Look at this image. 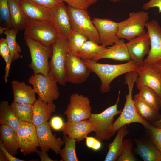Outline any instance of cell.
<instances>
[{
    "instance_id": "cell-1",
    "label": "cell",
    "mask_w": 161,
    "mask_h": 161,
    "mask_svg": "<svg viewBox=\"0 0 161 161\" xmlns=\"http://www.w3.org/2000/svg\"><path fill=\"white\" fill-rule=\"evenodd\" d=\"M91 72L96 74L101 81L100 90L102 93L110 90V84L116 77L132 71H136L139 65L130 60L125 63L110 64L99 63L92 60L83 61Z\"/></svg>"
},
{
    "instance_id": "cell-2",
    "label": "cell",
    "mask_w": 161,
    "mask_h": 161,
    "mask_svg": "<svg viewBox=\"0 0 161 161\" xmlns=\"http://www.w3.org/2000/svg\"><path fill=\"white\" fill-rule=\"evenodd\" d=\"M138 74L136 71H132L126 73L124 84L128 86V93L126 95V101L124 107L118 118L113 123L112 130L113 136L116 131L125 125L132 123H137L146 128L150 123L142 119L139 115L135 108L132 97V93L134 83Z\"/></svg>"
},
{
    "instance_id": "cell-3",
    "label": "cell",
    "mask_w": 161,
    "mask_h": 161,
    "mask_svg": "<svg viewBox=\"0 0 161 161\" xmlns=\"http://www.w3.org/2000/svg\"><path fill=\"white\" fill-rule=\"evenodd\" d=\"M120 91L118 92L116 103L99 114H91L87 120L92 124L96 138L100 141L109 140L112 137V130L114 117L120 114L122 110H118Z\"/></svg>"
},
{
    "instance_id": "cell-4",
    "label": "cell",
    "mask_w": 161,
    "mask_h": 161,
    "mask_svg": "<svg viewBox=\"0 0 161 161\" xmlns=\"http://www.w3.org/2000/svg\"><path fill=\"white\" fill-rule=\"evenodd\" d=\"M24 35L51 47L60 35L52 22L29 18L24 29Z\"/></svg>"
},
{
    "instance_id": "cell-5",
    "label": "cell",
    "mask_w": 161,
    "mask_h": 161,
    "mask_svg": "<svg viewBox=\"0 0 161 161\" xmlns=\"http://www.w3.org/2000/svg\"><path fill=\"white\" fill-rule=\"evenodd\" d=\"M52 52L49 61V74L52 76L60 84L64 86L65 65L69 52L68 38L60 35L52 46Z\"/></svg>"
},
{
    "instance_id": "cell-6",
    "label": "cell",
    "mask_w": 161,
    "mask_h": 161,
    "mask_svg": "<svg viewBox=\"0 0 161 161\" xmlns=\"http://www.w3.org/2000/svg\"><path fill=\"white\" fill-rule=\"evenodd\" d=\"M26 44L30 51L31 61L29 67L34 74H41L48 75L50 67L48 60L51 58L52 49L32 39L24 36Z\"/></svg>"
},
{
    "instance_id": "cell-7",
    "label": "cell",
    "mask_w": 161,
    "mask_h": 161,
    "mask_svg": "<svg viewBox=\"0 0 161 161\" xmlns=\"http://www.w3.org/2000/svg\"><path fill=\"white\" fill-rule=\"evenodd\" d=\"M72 28L86 37L89 40L99 44L97 30L90 19L87 10L67 6Z\"/></svg>"
},
{
    "instance_id": "cell-8",
    "label": "cell",
    "mask_w": 161,
    "mask_h": 161,
    "mask_svg": "<svg viewBox=\"0 0 161 161\" xmlns=\"http://www.w3.org/2000/svg\"><path fill=\"white\" fill-rule=\"evenodd\" d=\"M148 18L147 12L139 11L130 13L128 18L118 23V37L129 41L145 33L144 27Z\"/></svg>"
},
{
    "instance_id": "cell-9",
    "label": "cell",
    "mask_w": 161,
    "mask_h": 161,
    "mask_svg": "<svg viewBox=\"0 0 161 161\" xmlns=\"http://www.w3.org/2000/svg\"><path fill=\"white\" fill-rule=\"evenodd\" d=\"M28 83L33 86L36 93L44 102L53 103L60 95L58 82L49 74L45 76L41 74H34L28 79Z\"/></svg>"
},
{
    "instance_id": "cell-10",
    "label": "cell",
    "mask_w": 161,
    "mask_h": 161,
    "mask_svg": "<svg viewBox=\"0 0 161 161\" xmlns=\"http://www.w3.org/2000/svg\"><path fill=\"white\" fill-rule=\"evenodd\" d=\"M91 72L78 56L69 52L66 60L65 76L66 82L79 84L84 82Z\"/></svg>"
},
{
    "instance_id": "cell-11",
    "label": "cell",
    "mask_w": 161,
    "mask_h": 161,
    "mask_svg": "<svg viewBox=\"0 0 161 161\" xmlns=\"http://www.w3.org/2000/svg\"><path fill=\"white\" fill-rule=\"evenodd\" d=\"M145 26L149 35L151 47L143 63L154 67L161 64V27L155 20L147 22Z\"/></svg>"
},
{
    "instance_id": "cell-12",
    "label": "cell",
    "mask_w": 161,
    "mask_h": 161,
    "mask_svg": "<svg viewBox=\"0 0 161 161\" xmlns=\"http://www.w3.org/2000/svg\"><path fill=\"white\" fill-rule=\"evenodd\" d=\"M91 110L89 98L76 93L70 96L69 103L64 113L68 121H78L88 120L92 114Z\"/></svg>"
},
{
    "instance_id": "cell-13",
    "label": "cell",
    "mask_w": 161,
    "mask_h": 161,
    "mask_svg": "<svg viewBox=\"0 0 161 161\" xmlns=\"http://www.w3.org/2000/svg\"><path fill=\"white\" fill-rule=\"evenodd\" d=\"M19 148L24 155L36 153L39 146L36 127L30 123H21L16 131Z\"/></svg>"
},
{
    "instance_id": "cell-14",
    "label": "cell",
    "mask_w": 161,
    "mask_h": 161,
    "mask_svg": "<svg viewBox=\"0 0 161 161\" xmlns=\"http://www.w3.org/2000/svg\"><path fill=\"white\" fill-rule=\"evenodd\" d=\"M136 71L138 74L135 81L137 88L148 87L154 90L161 99V74L153 67L143 63L137 66Z\"/></svg>"
},
{
    "instance_id": "cell-15",
    "label": "cell",
    "mask_w": 161,
    "mask_h": 161,
    "mask_svg": "<svg viewBox=\"0 0 161 161\" xmlns=\"http://www.w3.org/2000/svg\"><path fill=\"white\" fill-rule=\"evenodd\" d=\"M92 22L97 31L100 44L107 47L120 39L117 36L118 23L106 18H94Z\"/></svg>"
},
{
    "instance_id": "cell-16",
    "label": "cell",
    "mask_w": 161,
    "mask_h": 161,
    "mask_svg": "<svg viewBox=\"0 0 161 161\" xmlns=\"http://www.w3.org/2000/svg\"><path fill=\"white\" fill-rule=\"evenodd\" d=\"M36 129L39 147L41 150L47 152L50 149L56 154H59L64 141L52 134L49 122L42 123L36 127Z\"/></svg>"
},
{
    "instance_id": "cell-17",
    "label": "cell",
    "mask_w": 161,
    "mask_h": 161,
    "mask_svg": "<svg viewBox=\"0 0 161 161\" xmlns=\"http://www.w3.org/2000/svg\"><path fill=\"white\" fill-rule=\"evenodd\" d=\"M130 60L139 65L143 64L145 56L148 54L150 45L149 35L147 32L135 38L126 43Z\"/></svg>"
},
{
    "instance_id": "cell-18",
    "label": "cell",
    "mask_w": 161,
    "mask_h": 161,
    "mask_svg": "<svg viewBox=\"0 0 161 161\" xmlns=\"http://www.w3.org/2000/svg\"><path fill=\"white\" fill-rule=\"evenodd\" d=\"M52 22L60 35L68 38L73 30L71 26L67 6L63 2L52 10Z\"/></svg>"
},
{
    "instance_id": "cell-19",
    "label": "cell",
    "mask_w": 161,
    "mask_h": 161,
    "mask_svg": "<svg viewBox=\"0 0 161 161\" xmlns=\"http://www.w3.org/2000/svg\"><path fill=\"white\" fill-rule=\"evenodd\" d=\"M61 130L64 135L76 139L78 142L85 138L89 133L93 131V129L91 123L87 120L78 121L67 120Z\"/></svg>"
},
{
    "instance_id": "cell-20",
    "label": "cell",
    "mask_w": 161,
    "mask_h": 161,
    "mask_svg": "<svg viewBox=\"0 0 161 161\" xmlns=\"http://www.w3.org/2000/svg\"><path fill=\"white\" fill-rule=\"evenodd\" d=\"M135 152L144 161H161V152L148 136L135 138Z\"/></svg>"
},
{
    "instance_id": "cell-21",
    "label": "cell",
    "mask_w": 161,
    "mask_h": 161,
    "mask_svg": "<svg viewBox=\"0 0 161 161\" xmlns=\"http://www.w3.org/2000/svg\"><path fill=\"white\" fill-rule=\"evenodd\" d=\"M105 58L122 61L130 60L126 43L124 39H120L112 45L107 47L105 49L97 54L92 60L97 61L99 60Z\"/></svg>"
},
{
    "instance_id": "cell-22",
    "label": "cell",
    "mask_w": 161,
    "mask_h": 161,
    "mask_svg": "<svg viewBox=\"0 0 161 161\" xmlns=\"http://www.w3.org/2000/svg\"><path fill=\"white\" fill-rule=\"evenodd\" d=\"M14 95L13 102L33 105L37 100L33 88L24 81L13 80L11 82Z\"/></svg>"
},
{
    "instance_id": "cell-23",
    "label": "cell",
    "mask_w": 161,
    "mask_h": 161,
    "mask_svg": "<svg viewBox=\"0 0 161 161\" xmlns=\"http://www.w3.org/2000/svg\"><path fill=\"white\" fill-rule=\"evenodd\" d=\"M21 8L30 19L52 22V10L45 9L30 0H20Z\"/></svg>"
},
{
    "instance_id": "cell-24",
    "label": "cell",
    "mask_w": 161,
    "mask_h": 161,
    "mask_svg": "<svg viewBox=\"0 0 161 161\" xmlns=\"http://www.w3.org/2000/svg\"><path fill=\"white\" fill-rule=\"evenodd\" d=\"M33 124L36 126L48 121L56 106L54 103L48 104L44 102L38 96V98L32 105Z\"/></svg>"
},
{
    "instance_id": "cell-25",
    "label": "cell",
    "mask_w": 161,
    "mask_h": 161,
    "mask_svg": "<svg viewBox=\"0 0 161 161\" xmlns=\"http://www.w3.org/2000/svg\"><path fill=\"white\" fill-rule=\"evenodd\" d=\"M12 28L19 31L24 29L29 19L23 10L20 0H7Z\"/></svg>"
},
{
    "instance_id": "cell-26",
    "label": "cell",
    "mask_w": 161,
    "mask_h": 161,
    "mask_svg": "<svg viewBox=\"0 0 161 161\" xmlns=\"http://www.w3.org/2000/svg\"><path fill=\"white\" fill-rule=\"evenodd\" d=\"M133 100L137 113L145 121L151 124L161 119L159 111L143 100L137 94Z\"/></svg>"
},
{
    "instance_id": "cell-27",
    "label": "cell",
    "mask_w": 161,
    "mask_h": 161,
    "mask_svg": "<svg viewBox=\"0 0 161 161\" xmlns=\"http://www.w3.org/2000/svg\"><path fill=\"white\" fill-rule=\"evenodd\" d=\"M0 141L5 148L14 156L18 154L19 148L16 131L5 124H0Z\"/></svg>"
},
{
    "instance_id": "cell-28",
    "label": "cell",
    "mask_w": 161,
    "mask_h": 161,
    "mask_svg": "<svg viewBox=\"0 0 161 161\" xmlns=\"http://www.w3.org/2000/svg\"><path fill=\"white\" fill-rule=\"evenodd\" d=\"M127 126V125H125L117 130L116 137L108 146V151L105 161H116L120 156L123 147L124 138L129 134Z\"/></svg>"
},
{
    "instance_id": "cell-29",
    "label": "cell",
    "mask_w": 161,
    "mask_h": 161,
    "mask_svg": "<svg viewBox=\"0 0 161 161\" xmlns=\"http://www.w3.org/2000/svg\"><path fill=\"white\" fill-rule=\"evenodd\" d=\"M21 122L18 119L8 101L0 103V124L8 126L16 131Z\"/></svg>"
},
{
    "instance_id": "cell-30",
    "label": "cell",
    "mask_w": 161,
    "mask_h": 161,
    "mask_svg": "<svg viewBox=\"0 0 161 161\" xmlns=\"http://www.w3.org/2000/svg\"><path fill=\"white\" fill-rule=\"evenodd\" d=\"M106 47L88 39L84 44L76 55L83 61L91 60Z\"/></svg>"
},
{
    "instance_id": "cell-31",
    "label": "cell",
    "mask_w": 161,
    "mask_h": 161,
    "mask_svg": "<svg viewBox=\"0 0 161 161\" xmlns=\"http://www.w3.org/2000/svg\"><path fill=\"white\" fill-rule=\"evenodd\" d=\"M10 106L17 118L21 123L25 122L33 123L32 105L13 102Z\"/></svg>"
},
{
    "instance_id": "cell-32",
    "label": "cell",
    "mask_w": 161,
    "mask_h": 161,
    "mask_svg": "<svg viewBox=\"0 0 161 161\" xmlns=\"http://www.w3.org/2000/svg\"><path fill=\"white\" fill-rule=\"evenodd\" d=\"M64 148L61 149L59 154L61 161H78L76 152V139L69 138L67 135H64Z\"/></svg>"
},
{
    "instance_id": "cell-33",
    "label": "cell",
    "mask_w": 161,
    "mask_h": 161,
    "mask_svg": "<svg viewBox=\"0 0 161 161\" xmlns=\"http://www.w3.org/2000/svg\"><path fill=\"white\" fill-rule=\"evenodd\" d=\"M18 32L12 28H9L4 33L6 36L10 54L13 61L22 58L23 57L20 54L21 52V47L16 41V35Z\"/></svg>"
},
{
    "instance_id": "cell-34",
    "label": "cell",
    "mask_w": 161,
    "mask_h": 161,
    "mask_svg": "<svg viewBox=\"0 0 161 161\" xmlns=\"http://www.w3.org/2000/svg\"><path fill=\"white\" fill-rule=\"evenodd\" d=\"M139 90L137 94L141 98L157 110H160L161 99L154 90L147 86L142 87Z\"/></svg>"
},
{
    "instance_id": "cell-35",
    "label": "cell",
    "mask_w": 161,
    "mask_h": 161,
    "mask_svg": "<svg viewBox=\"0 0 161 161\" xmlns=\"http://www.w3.org/2000/svg\"><path fill=\"white\" fill-rule=\"evenodd\" d=\"M88 40L81 34L73 31L71 36L68 38L69 52L76 55L84 44Z\"/></svg>"
},
{
    "instance_id": "cell-36",
    "label": "cell",
    "mask_w": 161,
    "mask_h": 161,
    "mask_svg": "<svg viewBox=\"0 0 161 161\" xmlns=\"http://www.w3.org/2000/svg\"><path fill=\"white\" fill-rule=\"evenodd\" d=\"M133 142L131 139H124L121 153L117 159V161H135L137 159L132 152Z\"/></svg>"
},
{
    "instance_id": "cell-37",
    "label": "cell",
    "mask_w": 161,
    "mask_h": 161,
    "mask_svg": "<svg viewBox=\"0 0 161 161\" xmlns=\"http://www.w3.org/2000/svg\"><path fill=\"white\" fill-rule=\"evenodd\" d=\"M145 129L148 136L157 148L161 152V129L151 124Z\"/></svg>"
},
{
    "instance_id": "cell-38",
    "label": "cell",
    "mask_w": 161,
    "mask_h": 161,
    "mask_svg": "<svg viewBox=\"0 0 161 161\" xmlns=\"http://www.w3.org/2000/svg\"><path fill=\"white\" fill-rule=\"evenodd\" d=\"M0 14L1 18L5 27L12 28L7 0H0Z\"/></svg>"
},
{
    "instance_id": "cell-39",
    "label": "cell",
    "mask_w": 161,
    "mask_h": 161,
    "mask_svg": "<svg viewBox=\"0 0 161 161\" xmlns=\"http://www.w3.org/2000/svg\"><path fill=\"white\" fill-rule=\"evenodd\" d=\"M67 3L68 5L80 9L87 10L91 5L96 3L99 0H61Z\"/></svg>"
},
{
    "instance_id": "cell-40",
    "label": "cell",
    "mask_w": 161,
    "mask_h": 161,
    "mask_svg": "<svg viewBox=\"0 0 161 161\" xmlns=\"http://www.w3.org/2000/svg\"><path fill=\"white\" fill-rule=\"evenodd\" d=\"M40 6L52 10L63 2L61 0H30Z\"/></svg>"
},
{
    "instance_id": "cell-41",
    "label": "cell",
    "mask_w": 161,
    "mask_h": 161,
    "mask_svg": "<svg viewBox=\"0 0 161 161\" xmlns=\"http://www.w3.org/2000/svg\"><path fill=\"white\" fill-rule=\"evenodd\" d=\"M85 139L86 145L88 148L94 151L99 150L101 148V143L96 138L87 136Z\"/></svg>"
},
{
    "instance_id": "cell-42",
    "label": "cell",
    "mask_w": 161,
    "mask_h": 161,
    "mask_svg": "<svg viewBox=\"0 0 161 161\" xmlns=\"http://www.w3.org/2000/svg\"><path fill=\"white\" fill-rule=\"evenodd\" d=\"M51 128L55 131L61 130L64 123L59 116H55L52 118L49 122Z\"/></svg>"
},
{
    "instance_id": "cell-43",
    "label": "cell",
    "mask_w": 161,
    "mask_h": 161,
    "mask_svg": "<svg viewBox=\"0 0 161 161\" xmlns=\"http://www.w3.org/2000/svg\"><path fill=\"white\" fill-rule=\"evenodd\" d=\"M10 54L9 48L6 38L0 40V55L4 58Z\"/></svg>"
},
{
    "instance_id": "cell-44",
    "label": "cell",
    "mask_w": 161,
    "mask_h": 161,
    "mask_svg": "<svg viewBox=\"0 0 161 161\" xmlns=\"http://www.w3.org/2000/svg\"><path fill=\"white\" fill-rule=\"evenodd\" d=\"M154 7H157L158 9V13H161V0H150L142 7L143 9L145 10Z\"/></svg>"
},
{
    "instance_id": "cell-45",
    "label": "cell",
    "mask_w": 161,
    "mask_h": 161,
    "mask_svg": "<svg viewBox=\"0 0 161 161\" xmlns=\"http://www.w3.org/2000/svg\"><path fill=\"white\" fill-rule=\"evenodd\" d=\"M3 59L6 62L5 74L4 78L5 83H7V78L9 76V73L11 63L13 60L10 54Z\"/></svg>"
},
{
    "instance_id": "cell-46",
    "label": "cell",
    "mask_w": 161,
    "mask_h": 161,
    "mask_svg": "<svg viewBox=\"0 0 161 161\" xmlns=\"http://www.w3.org/2000/svg\"><path fill=\"white\" fill-rule=\"evenodd\" d=\"M0 150L4 154L8 161H25V160L20 159L15 157L9 153L5 148L1 142L0 141Z\"/></svg>"
},
{
    "instance_id": "cell-47",
    "label": "cell",
    "mask_w": 161,
    "mask_h": 161,
    "mask_svg": "<svg viewBox=\"0 0 161 161\" xmlns=\"http://www.w3.org/2000/svg\"><path fill=\"white\" fill-rule=\"evenodd\" d=\"M38 155L41 161H54L49 156L47 151L42 150H39L37 149V152Z\"/></svg>"
},
{
    "instance_id": "cell-48",
    "label": "cell",
    "mask_w": 161,
    "mask_h": 161,
    "mask_svg": "<svg viewBox=\"0 0 161 161\" xmlns=\"http://www.w3.org/2000/svg\"><path fill=\"white\" fill-rule=\"evenodd\" d=\"M0 161H8L2 152L0 150Z\"/></svg>"
},
{
    "instance_id": "cell-49",
    "label": "cell",
    "mask_w": 161,
    "mask_h": 161,
    "mask_svg": "<svg viewBox=\"0 0 161 161\" xmlns=\"http://www.w3.org/2000/svg\"><path fill=\"white\" fill-rule=\"evenodd\" d=\"M9 28L7 27H0V35H1L3 33H4V32L7 29Z\"/></svg>"
},
{
    "instance_id": "cell-50",
    "label": "cell",
    "mask_w": 161,
    "mask_h": 161,
    "mask_svg": "<svg viewBox=\"0 0 161 161\" xmlns=\"http://www.w3.org/2000/svg\"><path fill=\"white\" fill-rule=\"evenodd\" d=\"M156 70L161 74V64L154 67H153Z\"/></svg>"
},
{
    "instance_id": "cell-51",
    "label": "cell",
    "mask_w": 161,
    "mask_h": 161,
    "mask_svg": "<svg viewBox=\"0 0 161 161\" xmlns=\"http://www.w3.org/2000/svg\"><path fill=\"white\" fill-rule=\"evenodd\" d=\"M157 127L161 129V123L152 125Z\"/></svg>"
},
{
    "instance_id": "cell-52",
    "label": "cell",
    "mask_w": 161,
    "mask_h": 161,
    "mask_svg": "<svg viewBox=\"0 0 161 161\" xmlns=\"http://www.w3.org/2000/svg\"><path fill=\"white\" fill-rule=\"evenodd\" d=\"M161 123V118L158 121H157V122H156L151 124L153 125L157 124H158V123Z\"/></svg>"
},
{
    "instance_id": "cell-53",
    "label": "cell",
    "mask_w": 161,
    "mask_h": 161,
    "mask_svg": "<svg viewBox=\"0 0 161 161\" xmlns=\"http://www.w3.org/2000/svg\"><path fill=\"white\" fill-rule=\"evenodd\" d=\"M110 0L113 2H116L117 1H119L120 0Z\"/></svg>"
},
{
    "instance_id": "cell-54",
    "label": "cell",
    "mask_w": 161,
    "mask_h": 161,
    "mask_svg": "<svg viewBox=\"0 0 161 161\" xmlns=\"http://www.w3.org/2000/svg\"></svg>"
}]
</instances>
